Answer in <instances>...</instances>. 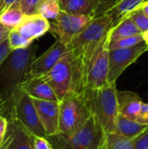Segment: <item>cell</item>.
Listing matches in <instances>:
<instances>
[{
  "instance_id": "cell-1",
  "label": "cell",
  "mask_w": 148,
  "mask_h": 149,
  "mask_svg": "<svg viewBox=\"0 0 148 149\" xmlns=\"http://www.w3.org/2000/svg\"><path fill=\"white\" fill-rule=\"evenodd\" d=\"M38 46L12 51L0 64V115L8 121L12 118L15 94L21 83L27 79L31 62Z\"/></svg>"
},
{
  "instance_id": "cell-2",
  "label": "cell",
  "mask_w": 148,
  "mask_h": 149,
  "mask_svg": "<svg viewBox=\"0 0 148 149\" xmlns=\"http://www.w3.org/2000/svg\"><path fill=\"white\" fill-rule=\"evenodd\" d=\"M39 77L51 87L59 101L69 93L85 91L83 65L71 51L65 52L49 72Z\"/></svg>"
},
{
  "instance_id": "cell-3",
  "label": "cell",
  "mask_w": 148,
  "mask_h": 149,
  "mask_svg": "<svg viewBox=\"0 0 148 149\" xmlns=\"http://www.w3.org/2000/svg\"><path fill=\"white\" fill-rule=\"evenodd\" d=\"M116 84H107L102 88L85 90L84 99L92 113L106 134L115 133L119 116Z\"/></svg>"
},
{
  "instance_id": "cell-4",
  "label": "cell",
  "mask_w": 148,
  "mask_h": 149,
  "mask_svg": "<svg viewBox=\"0 0 148 149\" xmlns=\"http://www.w3.org/2000/svg\"><path fill=\"white\" fill-rule=\"evenodd\" d=\"M112 28L113 19L109 15L96 17L69 43V51L81 61L84 73L86 64Z\"/></svg>"
},
{
  "instance_id": "cell-5",
  "label": "cell",
  "mask_w": 148,
  "mask_h": 149,
  "mask_svg": "<svg viewBox=\"0 0 148 149\" xmlns=\"http://www.w3.org/2000/svg\"><path fill=\"white\" fill-rule=\"evenodd\" d=\"M106 134L92 115L85 124L71 134H57L46 137L53 149H105Z\"/></svg>"
},
{
  "instance_id": "cell-6",
  "label": "cell",
  "mask_w": 148,
  "mask_h": 149,
  "mask_svg": "<svg viewBox=\"0 0 148 149\" xmlns=\"http://www.w3.org/2000/svg\"><path fill=\"white\" fill-rule=\"evenodd\" d=\"M83 93H69L59 101L58 133L71 134L81 128L92 116Z\"/></svg>"
},
{
  "instance_id": "cell-7",
  "label": "cell",
  "mask_w": 148,
  "mask_h": 149,
  "mask_svg": "<svg viewBox=\"0 0 148 149\" xmlns=\"http://www.w3.org/2000/svg\"><path fill=\"white\" fill-rule=\"evenodd\" d=\"M109 33L93 53L85 67V90L99 89L108 84L107 78L109 71L110 42Z\"/></svg>"
},
{
  "instance_id": "cell-8",
  "label": "cell",
  "mask_w": 148,
  "mask_h": 149,
  "mask_svg": "<svg viewBox=\"0 0 148 149\" xmlns=\"http://www.w3.org/2000/svg\"><path fill=\"white\" fill-rule=\"evenodd\" d=\"M11 120L17 121L30 134L46 137L31 98L20 88L15 94Z\"/></svg>"
},
{
  "instance_id": "cell-9",
  "label": "cell",
  "mask_w": 148,
  "mask_h": 149,
  "mask_svg": "<svg viewBox=\"0 0 148 149\" xmlns=\"http://www.w3.org/2000/svg\"><path fill=\"white\" fill-rule=\"evenodd\" d=\"M94 17L89 15L72 14L61 10L54 20L50 22L49 31L56 39L68 45Z\"/></svg>"
},
{
  "instance_id": "cell-10",
  "label": "cell",
  "mask_w": 148,
  "mask_h": 149,
  "mask_svg": "<svg viewBox=\"0 0 148 149\" xmlns=\"http://www.w3.org/2000/svg\"><path fill=\"white\" fill-rule=\"evenodd\" d=\"M147 51H148V47L145 41L130 48L109 50L108 84H116L117 79L125 70Z\"/></svg>"
},
{
  "instance_id": "cell-11",
  "label": "cell",
  "mask_w": 148,
  "mask_h": 149,
  "mask_svg": "<svg viewBox=\"0 0 148 149\" xmlns=\"http://www.w3.org/2000/svg\"><path fill=\"white\" fill-rule=\"evenodd\" d=\"M69 51L67 44L56 39L55 43L51 45L43 54L35 58L31 62L28 77H39L49 72L57 62L63 57V55Z\"/></svg>"
},
{
  "instance_id": "cell-12",
  "label": "cell",
  "mask_w": 148,
  "mask_h": 149,
  "mask_svg": "<svg viewBox=\"0 0 148 149\" xmlns=\"http://www.w3.org/2000/svg\"><path fill=\"white\" fill-rule=\"evenodd\" d=\"M45 136L59 132V102L31 99Z\"/></svg>"
},
{
  "instance_id": "cell-13",
  "label": "cell",
  "mask_w": 148,
  "mask_h": 149,
  "mask_svg": "<svg viewBox=\"0 0 148 149\" xmlns=\"http://www.w3.org/2000/svg\"><path fill=\"white\" fill-rule=\"evenodd\" d=\"M50 21L36 13L32 15H26L23 22L14 29L22 37L34 41L44 36L49 31Z\"/></svg>"
},
{
  "instance_id": "cell-14",
  "label": "cell",
  "mask_w": 148,
  "mask_h": 149,
  "mask_svg": "<svg viewBox=\"0 0 148 149\" xmlns=\"http://www.w3.org/2000/svg\"><path fill=\"white\" fill-rule=\"evenodd\" d=\"M19 88L31 99L59 102L51 87L40 77H30L25 79Z\"/></svg>"
},
{
  "instance_id": "cell-15",
  "label": "cell",
  "mask_w": 148,
  "mask_h": 149,
  "mask_svg": "<svg viewBox=\"0 0 148 149\" xmlns=\"http://www.w3.org/2000/svg\"><path fill=\"white\" fill-rule=\"evenodd\" d=\"M4 144V149H33L31 134L14 120H9Z\"/></svg>"
},
{
  "instance_id": "cell-16",
  "label": "cell",
  "mask_w": 148,
  "mask_h": 149,
  "mask_svg": "<svg viewBox=\"0 0 148 149\" xmlns=\"http://www.w3.org/2000/svg\"><path fill=\"white\" fill-rule=\"evenodd\" d=\"M117 101L119 113L136 120L143 103L139 94L131 91H117Z\"/></svg>"
},
{
  "instance_id": "cell-17",
  "label": "cell",
  "mask_w": 148,
  "mask_h": 149,
  "mask_svg": "<svg viewBox=\"0 0 148 149\" xmlns=\"http://www.w3.org/2000/svg\"><path fill=\"white\" fill-rule=\"evenodd\" d=\"M147 0H121L107 13L113 19V27L117 25L124 18L129 17L143 3Z\"/></svg>"
},
{
  "instance_id": "cell-18",
  "label": "cell",
  "mask_w": 148,
  "mask_h": 149,
  "mask_svg": "<svg viewBox=\"0 0 148 149\" xmlns=\"http://www.w3.org/2000/svg\"><path fill=\"white\" fill-rule=\"evenodd\" d=\"M147 126L148 124H142L135 120L119 114L116 121L115 134L128 138H136L147 127Z\"/></svg>"
},
{
  "instance_id": "cell-19",
  "label": "cell",
  "mask_w": 148,
  "mask_h": 149,
  "mask_svg": "<svg viewBox=\"0 0 148 149\" xmlns=\"http://www.w3.org/2000/svg\"><path fill=\"white\" fill-rule=\"evenodd\" d=\"M25 16L18 2H16L6 7L0 13V24L10 31L14 30L23 22Z\"/></svg>"
},
{
  "instance_id": "cell-20",
  "label": "cell",
  "mask_w": 148,
  "mask_h": 149,
  "mask_svg": "<svg viewBox=\"0 0 148 149\" xmlns=\"http://www.w3.org/2000/svg\"><path fill=\"white\" fill-rule=\"evenodd\" d=\"M61 10L72 14L89 15L95 17L97 3L95 0H70L60 5Z\"/></svg>"
},
{
  "instance_id": "cell-21",
  "label": "cell",
  "mask_w": 148,
  "mask_h": 149,
  "mask_svg": "<svg viewBox=\"0 0 148 149\" xmlns=\"http://www.w3.org/2000/svg\"><path fill=\"white\" fill-rule=\"evenodd\" d=\"M139 34H142V33L136 27L131 17H127L111 29L109 36H110V41H114L120 38L139 35Z\"/></svg>"
},
{
  "instance_id": "cell-22",
  "label": "cell",
  "mask_w": 148,
  "mask_h": 149,
  "mask_svg": "<svg viewBox=\"0 0 148 149\" xmlns=\"http://www.w3.org/2000/svg\"><path fill=\"white\" fill-rule=\"evenodd\" d=\"M135 138H128L118 134H106L105 149H134Z\"/></svg>"
},
{
  "instance_id": "cell-23",
  "label": "cell",
  "mask_w": 148,
  "mask_h": 149,
  "mask_svg": "<svg viewBox=\"0 0 148 149\" xmlns=\"http://www.w3.org/2000/svg\"><path fill=\"white\" fill-rule=\"evenodd\" d=\"M61 11L59 0H41L37 13L46 18L47 20H54Z\"/></svg>"
},
{
  "instance_id": "cell-24",
  "label": "cell",
  "mask_w": 148,
  "mask_h": 149,
  "mask_svg": "<svg viewBox=\"0 0 148 149\" xmlns=\"http://www.w3.org/2000/svg\"><path fill=\"white\" fill-rule=\"evenodd\" d=\"M143 41H144V39H143L142 34L120 38V39L109 42V50L130 48V47H133V46H134V45H138Z\"/></svg>"
},
{
  "instance_id": "cell-25",
  "label": "cell",
  "mask_w": 148,
  "mask_h": 149,
  "mask_svg": "<svg viewBox=\"0 0 148 149\" xmlns=\"http://www.w3.org/2000/svg\"><path fill=\"white\" fill-rule=\"evenodd\" d=\"M8 42L10 45V47L12 51L14 50H19V49H24L32 45L33 41L27 39L24 37H22L17 31L11 30L8 35Z\"/></svg>"
},
{
  "instance_id": "cell-26",
  "label": "cell",
  "mask_w": 148,
  "mask_h": 149,
  "mask_svg": "<svg viewBox=\"0 0 148 149\" xmlns=\"http://www.w3.org/2000/svg\"><path fill=\"white\" fill-rule=\"evenodd\" d=\"M129 17H131L133 22L142 34L148 31V16H147L140 8L134 10Z\"/></svg>"
},
{
  "instance_id": "cell-27",
  "label": "cell",
  "mask_w": 148,
  "mask_h": 149,
  "mask_svg": "<svg viewBox=\"0 0 148 149\" xmlns=\"http://www.w3.org/2000/svg\"><path fill=\"white\" fill-rule=\"evenodd\" d=\"M95 1L98 5L97 10L95 13V17H96L107 13L121 0H95Z\"/></svg>"
},
{
  "instance_id": "cell-28",
  "label": "cell",
  "mask_w": 148,
  "mask_h": 149,
  "mask_svg": "<svg viewBox=\"0 0 148 149\" xmlns=\"http://www.w3.org/2000/svg\"><path fill=\"white\" fill-rule=\"evenodd\" d=\"M41 0H18L19 6L25 15L37 13V9Z\"/></svg>"
},
{
  "instance_id": "cell-29",
  "label": "cell",
  "mask_w": 148,
  "mask_h": 149,
  "mask_svg": "<svg viewBox=\"0 0 148 149\" xmlns=\"http://www.w3.org/2000/svg\"><path fill=\"white\" fill-rule=\"evenodd\" d=\"M31 142L33 149H53L46 137L31 135Z\"/></svg>"
},
{
  "instance_id": "cell-30",
  "label": "cell",
  "mask_w": 148,
  "mask_h": 149,
  "mask_svg": "<svg viewBox=\"0 0 148 149\" xmlns=\"http://www.w3.org/2000/svg\"><path fill=\"white\" fill-rule=\"evenodd\" d=\"M134 149H148V126L139 136L135 138Z\"/></svg>"
},
{
  "instance_id": "cell-31",
  "label": "cell",
  "mask_w": 148,
  "mask_h": 149,
  "mask_svg": "<svg viewBox=\"0 0 148 149\" xmlns=\"http://www.w3.org/2000/svg\"><path fill=\"white\" fill-rule=\"evenodd\" d=\"M8 124H9L8 120L5 117L0 115V147L4 142L5 136L7 134V129H8Z\"/></svg>"
},
{
  "instance_id": "cell-32",
  "label": "cell",
  "mask_w": 148,
  "mask_h": 149,
  "mask_svg": "<svg viewBox=\"0 0 148 149\" xmlns=\"http://www.w3.org/2000/svg\"><path fill=\"white\" fill-rule=\"evenodd\" d=\"M136 120L142 124H148V103H142Z\"/></svg>"
},
{
  "instance_id": "cell-33",
  "label": "cell",
  "mask_w": 148,
  "mask_h": 149,
  "mask_svg": "<svg viewBox=\"0 0 148 149\" xmlns=\"http://www.w3.org/2000/svg\"><path fill=\"white\" fill-rule=\"evenodd\" d=\"M12 52L11 48L10 47L8 39L6 38L3 42L0 43V64L3 61V59Z\"/></svg>"
},
{
  "instance_id": "cell-34",
  "label": "cell",
  "mask_w": 148,
  "mask_h": 149,
  "mask_svg": "<svg viewBox=\"0 0 148 149\" xmlns=\"http://www.w3.org/2000/svg\"><path fill=\"white\" fill-rule=\"evenodd\" d=\"M10 30H8L7 28L3 27V25L0 24V43L3 42V40H5L8 38V35L10 33Z\"/></svg>"
},
{
  "instance_id": "cell-35",
  "label": "cell",
  "mask_w": 148,
  "mask_h": 149,
  "mask_svg": "<svg viewBox=\"0 0 148 149\" xmlns=\"http://www.w3.org/2000/svg\"><path fill=\"white\" fill-rule=\"evenodd\" d=\"M147 16H148V0L146 1L145 3H143L140 7H139Z\"/></svg>"
},
{
  "instance_id": "cell-36",
  "label": "cell",
  "mask_w": 148,
  "mask_h": 149,
  "mask_svg": "<svg viewBox=\"0 0 148 149\" xmlns=\"http://www.w3.org/2000/svg\"><path fill=\"white\" fill-rule=\"evenodd\" d=\"M18 0H4V5H5V8L6 7H8V6H10V4H12V3H16V2H17ZM4 8V9H5Z\"/></svg>"
},
{
  "instance_id": "cell-37",
  "label": "cell",
  "mask_w": 148,
  "mask_h": 149,
  "mask_svg": "<svg viewBox=\"0 0 148 149\" xmlns=\"http://www.w3.org/2000/svg\"><path fill=\"white\" fill-rule=\"evenodd\" d=\"M142 36H143V39H144V41H145L146 45H147V47H148V31L145 32V33H143V34H142Z\"/></svg>"
},
{
  "instance_id": "cell-38",
  "label": "cell",
  "mask_w": 148,
  "mask_h": 149,
  "mask_svg": "<svg viewBox=\"0 0 148 149\" xmlns=\"http://www.w3.org/2000/svg\"><path fill=\"white\" fill-rule=\"evenodd\" d=\"M5 5H4V0H0V13L4 10Z\"/></svg>"
},
{
  "instance_id": "cell-39",
  "label": "cell",
  "mask_w": 148,
  "mask_h": 149,
  "mask_svg": "<svg viewBox=\"0 0 148 149\" xmlns=\"http://www.w3.org/2000/svg\"><path fill=\"white\" fill-rule=\"evenodd\" d=\"M68 1H70V0H59V2H60V5H61V4H63V3H66V2H68Z\"/></svg>"
},
{
  "instance_id": "cell-40",
  "label": "cell",
  "mask_w": 148,
  "mask_h": 149,
  "mask_svg": "<svg viewBox=\"0 0 148 149\" xmlns=\"http://www.w3.org/2000/svg\"><path fill=\"white\" fill-rule=\"evenodd\" d=\"M4 148H5V144H4V142H3V144L0 147V149H4Z\"/></svg>"
}]
</instances>
